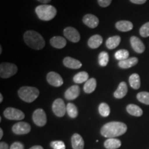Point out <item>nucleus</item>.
I'll list each match as a JSON object with an SVG mask.
<instances>
[{"label": "nucleus", "instance_id": "obj_1", "mask_svg": "<svg viewBox=\"0 0 149 149\" xmlns=\"http://www.w3.org/2000/svg\"><path fill=\"white\" fill-rule=\"evenodd\" d=\"M127 131V126L120 122L107 123L101 128V135L104 137L114 138L124 135Z\"/></svg>", "mask_w": 149, "mask_h": 149}, {"label": "nucleus", "instance_id": "obj_2", "mask_svg": "<svg viewBox=\"0 0 149 149\" xmlns=\"http://www.w3.org/2000/svg\"><path fill=\"white\" fill-rule=\"evenodd\" d=\"M24 40L29 47L35 50H41L45 46L44 39L35 31H26L24 35Z\"/></svg>", "mask_w": 149, "mask_h": 149}, {"label": "nucleus", "instance_id": "obj_3", "mask_svg": "<svg viewBox=\"0 0 149 149\" xmlns=\"http://www.w3.org/2000/svg\"><path fill=\"white\" fill-rule=\"evenodd\" d=\"M35 12L40 19L43 21H50L57 15V10L51 5H40L35 8Z\"/></svg>", "mask_w": 149, "mask_h": 149}, {"label": "nucleus", "instance_id": "obj_4", "mask_svg": "<svg viewBox=\"0 0 149 149\" xmlns=\"http://www.w3.org/2000/svg\"><path fill=\"white\" fill-rule=\"evenodd\" d=\"M40 91L35 87L22 86L18 91V95L23 101L31 103L38 97Z\"/></svg>", "mask_w": 149, "mask_h": 149}, {"label": "nucleus", "instance_id": "obj_5", "mask_svg": "<svg viewBox=\"0 0 149 149\" xmlns=\"http://www.w3.org/2000/svg\"><path fill=\"white\" fill-rule=\"evenodd\" d=\"M17 66L11 63H1L0 65V77L3 79L9 78L17 72Z\"/></svg>", "mask_w": 149, "mask_h": 149}, {"label": "nucleus", "instance_id": "obj_6", "mask_svg": "<svg viewBox=\"0 0 149 149\" xmlns=\"http://www.w3.org/2000/svg\"><path fill=\"white\" fill-rule=\"evenodd\" d=\"M3 115L10 120H22L25 117V115L22 111L12 107L7 108L3 112Z\"/></svg>", "mask_w": 149, "mask_h": 149}, {"label": "nucleus", "instance_id": "obj_7", "mask_svg": "<svg viewBox=\"0 0 149 149\" xmlns=\"http://www.w3.org/2000/svg\"><path fill=\"white\" fill-rule=\"evenodd\" d=\"M52 109H53L54 114L59 117H64L66 114V107L63 100L60 98L56 99L54 101L52 106Z\"/></svg>", "mask_w": 149, "mask_h": 149}, {"label": "nucleus", "instance_id": "obj_8", "mask_svg": "<svg viewBox=\"0 0 149 149\" xmlns=\"http://www.w3.org/2000/svg\"><path fill=\"white\" fill-rule=\"evenodd\" d=\"M33 122L37 126H45L46 122H47V118H46V115L45 111L42 109H38L35 110L33 114Z\"/></svg>", "mask_w": 149, "mask_h": 149}, {"label": "nucleus", "instance_id": "obj_9", "mask_svg": "<svg viewBox=\"0 0 149 149\" xmlns=\"http://www.w3.org/2000/svg\"><path fill=\"white\" fill-rule=\"evenodd\" d=\"M31 126L29 123L19 122L15 124L12 127L13 132L16 135H25L31 132Z\"/></svg>", "mask_w": 149, "mask_h": 149}, {"label": "nucleus", "instance_id": "obj_10", "mask_svg": "<svg viewBox=\"0 0 149 149\" xmlns=\"http://www.w3.org/2000/svg\"><path fill=\"white\" fill-rule=\"evenodd\" d=\"M46 79L49 84L55 87H59L64 83L60 74L55 72H50L46 75Z\"/></svg>", "mask_w": 149, "mask_h": 149}, {"label": "nucleus", "instance_id": "obj_11", "mask_svg": "<svg viewBox=\"0 0 149 149\" xmlns=\"http://www.w3.org/2000/svg\"><path fill=\"white\" fill-rule=\"evenodd\" d=\"M64 35L68 40L73 43H77L80 40L79 32L73 27H66L64 30Z\"/></svg>", "mask_w": 149, "mask_h": 149}, {"label": "nucleus", "instance_id": "obj_12", "mask_svg": "<svg viewBox=\"0 0 149 149\" xmlns=\"http://www.w3.org/2000/svg\"><path fill=\"white\" fill-rule=\"evenodd\" d=\"M132 48L137 53H142L145 51V46L138 37L133 36L130 40Z\"/></svg>", "mask_w": 149, "mask_h": 149}, {"label": "nucleus", "instance_id": "obj_13", "mask_svg": "<svg viewBox=\"0 0 149 149\" xmlns=\"http://www.w3.org/2000/svg\"><path fill=\"white\" fill-rule=\"evenodd\" d=\"M80 90L79 87L77 85L72 86L68 88L65 92V98L68 100H74L77 98L79 95Z\"/></svg>", "mask_w": 149, "mask_h": 149}, {"label": "nucleus", "instance_id": "obj_14", "mask_svg": "<svg viewBox=\"0 0 149 149\" xmlns=\"http://www.w3.org/2000/svg\"><path fill=\"white\" fill-rule=\"evenodd\" d=\"M83 22L86 26L91 29H95L98 26L99 19L94 15L87 14L83 17Z\"/></svg>", "mask_w": 149, "mask_h": 149}, {"label": "nucleus", "instance_id": "obj_15", "mask_svg": "<svg viewBox=\"0 0 149 149\" xmlns=\"http://www.w3.org/2000/svg\"><path fill=\"white\" fill-rule=\"evenodd\" d=\"M63 64L67 68H71V69H78L82 66L81 63L79 60L70 57H65L63 60Z\"/></svg>", "mask_w": 149, "mask_h": 149}, {"label": "nucleus", "instance_id": "obj_16", "mask_svg": "<svg viewBox=\"0 0 149 149\" xmlns=\"http://www.w3.org/2000/svg\"><path fill=\"white\" fill-rule=\"evenodd\" d=\"M71 144L72 149H84V141L81 135L78 133H74L71 137Z\"/></svg>", "mask_w": 149, "mask_h": 149}, {"label": "nucleus", "instance_id": "obj_17", "mask_svg": "<svg viewBox=\"0 0 149 149\" xmlns=\"http://www.w3.org/2000/svg\"><path fill=\"white\" fill-rule=\"evenodd\" d=\"M50 43H51V46L53 47L58 48V49H61V48H64L66 46V40L63 37L55 36L51 39Z\"/></svg>", "mask_w": 149, "mask_h": 149}, {"label": "nucleus", "instance_id": "obj_18", "mask_svg": "<svg viewBox=\"0 0 149 149\" xmlns=\"http://www.w3.org/2000/svg\"><path fill=\"white\" fill-rule=\"evenodd\" d=\"M128 92V87L126 83L122 81L118 86V88L114 93V97L117 99H122L126 95Z\"/></svg>", "mask_w": 149, "mask_h": 149}, {"label": "nucleus", "instance_id": "obj_19", "mask_svg": "<svg viewBox=\"0 0 149 149\" xmlns=\"http://www.w3.org/2000/svg\"><path fill=\"white\" fill-rule=\"evenodd\" d=\"M117 29L119 30L122 32H128V31H131L133 28V25L132 22L129 21H126V20H123V21L117 22L115 24Z\"/></svg>", "mask_w": 149, "mask_h": 149}, {"label": "nucleus", "instance_id": "obj_20", "mask_svg": "<svg viewBox=\"0 0 149 149\" xmlns=\"http://www.w3.org/2000/svg\"><path fill=\"white\" fill-rule=\"evenodd\" d=\"M103 42V39L101 35H95L91 37L88 41V45L91 48H97Z\"/></svg>", "mask_w": 149, "mask_h": 149}, {"label": "nucleus", "instance_id": "obj_21", "mask_svg": "<svg viewBox=\"0 0 149 149\" xmlns=\"http://www.w3.org/2000/svg\"><path fill=\"white\" fill-rule=\"evenodd\" d=\"M121 145V141L116 138H108L104 143V146L107 149H117L120 148Z\"/></svg>", "mask_w": 149, "mask_h": 149}, {"label": "nucleus", "instance_id": "obj_22", "mask_svg": "<svg viewBox=\"0 0 149 149\" xmlns=\"http://www.w3.org/2000/svg\"><path fill=\"white\" fill-rule=\"evenodd\" d=\"M137 62H138V59L137 57H130V58H128L125 60L120 61L118 65L120 68L126 69V68H131V67L135 66L137 64Z\"/></svg>", "mask_w": 149, "mask_h": 149}, {"label": "nucleus", "instance_id": "obj_23", "mask_svg": "<svg viewBox=\"0 0 149 149\" xmlns=\"http://www.w3.org/2000/svg\"><path fill=\"white\" fill-rule=\"evenodd\" d=\"M126 111L130 115L135 117H140L143 114V111L135 104H128L126 107Z\"/></svg>", "mask_w": 149, "mask_h": 149}, {"label": "nucleus", "instance_id": "obj_24", "mask_svg": "<svg viewBox=\"0 0 149 149\" xmlns=\"http://www.w3.org/2000/svg\"><path fill=\"white\" fill-rule=\"evenodd\" d=\"M120 37L118 36V35H115V36L111 37L108 39L107 42H106V45H107L109 49H115V48H117L119 46V44H120Z\"/></svg>", "mask_w": 149, "mask_h": 149}, {"label": "nucleus", "instance_id": "obj_25", "mask_svg": "<svg viewBox=\"0 0 149 149\" xmlns=\"http://www.w3.org/2000/svg\"><path fill=\"white\" fill-rule=\"evenodd\" d=\"M97 86V81L95 78L89 79L88 81H86L84 86V91L86 93H91L95 90Z\"/></svg>", "mask_w": 149, "mask_h": 149}, {"label": "nucleus", "instance_id": "obj_26", "mask_svg": "<svg viewBox=\"0 0 149 149\" xmlns=\"http://www.w3.org/2000/svg\"><path fill=\"white\" fill-rule=\"evenodd\" d=\"M129 84L130 86L135 90H137L140 88L141 82L139 74L137 73L132 74L129 77Z\"/></svg>", "mask_w": 149, "mask_h": 149}, {"label": "nucleus", "instance_id": "obj_27", "mask_svg": "<svg viewBox=\"0 0 149 149\" xmlns=\"http://www.w3.org/2000/svg\"><path fill=\"white\" fill-rule=\"evenodd\" d=\"M88 80V72L85 71H81L78 72L73 77V81L76 84H81L86 82Z\"/></svg>", "mask_w": 149, "mask_h": 149}, {"label": "nucleus", "instance_id": "obj_28", "mask_svg": "<svg viewBox=\"0 0 149 149\" xmlns=\"http://www.w3.org/2000/svg\"><path fill=\"white\" fill-rule=\"evenodd\" d=\"M66 112L70 118H76L78 115V110L75 105L72 103H68L66 106Z\"/></svg>", "mask_w": 149, "mask_h": 149}, {"label": "nucleus", "instance_id": "obj_29", "mask_svg": "<svg viewBox=\"0 0 149 149\" xmlns=\"http://www.w3.org/2000/svg\"><path fill=\"white\" fill-rule=\"evenodd\" d=\"M99 113L102 117H108L111 113V109H110L109 106L107 103H101L99 106Z\"/></svg>", "mask_w": 149, "mask_h": 149}, {"label": "nucleus", "instance_id": "obj_30", "mask_svg": "<svg viewBox=\"0 0 149 149\" xmlns=\"http://www.w3.org/2000/svg\"><path fill=\"white\" fill-rule=\"evenodd\" d=\"M109 61V55L107 52L103 51L100 53L98 56L99 64L101 66H106Z\"/></svg>", "mask_w": 149, "mask_h": 149}, {"label": "nucleus", "instance_id": "obj_31", "mask_svg": "<svg viewBox=\"0 0 149 149\" xmlns=\"http://www.w3.org/2000/svg\"><path fill=\"white\" fill-rule=\"evenodd\" d=\"M128 56H129V53L127 50L125 49H122L120 51H117L115 54V57L116 59L120 61L125 60V59L128 58Z\"/></svg>", "mask_w": 149, "mask_h": 149}, {"label": "nucleus", "instance_id": "obj_32", "mask_svg": "<svg viewBox=\"0 0 149 149\" xmlns=\"http://www.w3.org/2000/svg\"><path fill=\"white\" fill-rule=\"evenodd\" d=\"M137 99L141 103L146 105H149V93L148 92H140L137 95Z\"/></svg>", "mask_w": 149, "mask_h": 149}, {"label": "nucleus", "instance_id": "obj_33", "mask_svg": "<svg viewBox=\"0 0 149 149\" xmlns=\"http://www.w3.org/2000/svg\"><path fill=\"white\" fill-rule=\"evenodd\" d=\"M139 34L143 37H149V22L144 24L139 30Z\"/></svg>", "mask_w": 149, "mask_h": 149}, {"label": "nucleus", "instance_id": "obj_34", "mask_svg": "<svg viewBox=\"0 0 149 149\" xmlns=\"http://www.w3.org/2000/svg\"><path fill=\"white\" fill-rule=\"evenodd\" d=\"M51 146L53 149H66V146L62 141H53L51 142Z\"/></svg>", "mask_w": 149, "mask_h": 149}, {"label": "nucleus", "instance_id": "obj_35", "mask_svg": "<svg viewBox=\"0 0 149 149\" xmlns=\"http://www.w3.org/2000/svg\"><path fill=\"white\" fill-rule=\"evenodd\" d=\"M10 149H24V145L19 141H15L11 145Z\"/></svg>", "mask_w": 149, "mask_h": 149}, {"label": "nucleus", "instance_id": "obj_36", "mask_svg": "<svg viewBox=\"0 0 149 149\" xmlns=\"http://www.w3.org/2000/svg\"><path fill=\"white\" fill-rule=\"evenodd\" d=\"M99 5L101 7L105 8V7H108L111 3L112 0H97Z\"/></svg>", "mask_w": 149, "mask_h": 149}, {"label": "nucleus", "instance_id": "obj_37", "mask_svg": "<svg viewBox=\"0 0 149 149\" xmlns=\"http://www.w3.org/2000/svg\"><path fill=\"white\" fill-rule=\"evenodd\" d=\"M132 3H136V4H143L147 0H130Z\"/></svg>", "mask_w": 149, "mask_h": 149}, {"label": "nucleus", "instance_id": "obj_38", "mask_svg": "<svg viewBox=\"0 0 149 149\" xmlns=\"http://www.w3.org/2000/svg\"><path fill=\"white\" fill-rule=\"evenodd\" d=\"M0 149H8V145L4 141H1L0 143Z\"/></svg>", "mask_w": 149, "mask_h": 149}, {"label": "nucleus", "instance_id": "obj_39", "mask_svg": "<svg viewBox=\"0 0 149 149\" xmlns=\"http://www.w3.org/2000/svg\"><path fill=\"white\" fill-rule=\"evenodd\" d=\"M29 149H44V148H43L42 146H38V145H36V146H32L31 148H29Z\"/></svg>", "mask_w": 149, "mask_h": 149}, {"label": "nucleus", "instance_id": "obj_40", "mask_svg": "<svg viewBox=\"0 0 149 149\" xmlns=\"http://www.w3.org/2000/svg\"><path fill=\"white\" fill-rule=\"evenodd\" d=\"M37 1H40V2L43 3H49L51 0H37Z\"/></svg>", "mask_w": 149, "mask_h": 149}, {"label": "nucleus", "instance_id": "obj_41", "mask_svg": "<svg viewBox=\"0 0 149 149\" xmlns=\"http://www.w3.org/2000/svg\"><path fill=\"white\" fill-rule=\"evenodd\" d=\"M3 135V132L2 128H0V139L2 138Z\"/></svg>", "mask_w": 149, "mask_h": 149}, {"label": "nucleus", "instance_id": "obj_42", "mask_svg": "<svg viewBox=\"0 0 149 149\" xmlns=\"http://www.w3.org/2000/svg\"><path fill=\"white\" fill-rule=\"evenodd\" d=\"M3 102V95L2 94H0V102Z\"/></svg>", "mask_w": 149, "mask_h": 149}, {"label": "nucleus", "instance_id": "obj_43", "mask_svg": "<svg viewBox=\"0 0 149 149\" xmlns=\"http://www.w3.org/2000/svg\"><path fill=\"white\" fill-rule=\"evenodd\" d=\"M2 53V47H1V46H0V53Z\"/></svg>", "mask_w": 149, "mask_h": 149}]
</instances>
